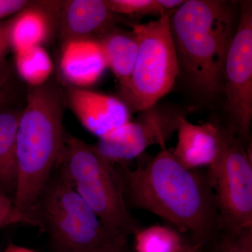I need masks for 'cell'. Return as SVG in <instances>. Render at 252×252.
<instances>
[{
    "label": "cell",
    "instance_id": "603a6c76",
    "mask_svg": "<svg viewBox=\"0 0 252 252\" xmlns=\"http://www.w3.org/2000/svg\"><path fill=\"white\" fill-rule=\"evenodd\" d=\"M31 4L26 0H0V20L19 12Z\"/></svg>",
    "mask_w": 252,
    "mask_h": 252
},
{
    "label": "cell",
    "instance_id": "8fae6325",
    "mask_svg": "<svg viewBox=\"0 0 252 252\" xmlns=\"http://www.w3.org/2000/svg\"><path fill=\"white\" fill-rule=\"evenodd\" d=\"M177 132V144L172 152L184 166L207 169L217 161L223 139L221 126L211 122L194 124L183 117Z\"/></svg>",
    "mask_w": 252,
    "mask_h": 252
},
{
    "label": "cell",
    "instance_id": "e0dca14e",
    "mask_svg": "<svg viewBox=\"0 0 252 252\" xmlns=\"http://www.w3.org/2000/svg\"><path fill=\"white\" fill-rule=\"evenodd\" d=\"M133 236L135 252H184L193 243L172 225L141 227Z\"/></svg>",
    "mask_w": 252,
    "mask_h": 252
},
{
    "label": "cell",
    "instance_id": "8992f818",
    "mask_svg": "<svg viewBox=\"0 0 252 252\" xmlns=\"http://www.w3.org/2000/svg\"><path fill=\"white\" fill-rule=\"evenodd\" d=\"M173 12L165 13L156 21L132 25L138 41V55L128 80L119 86V99L131 114L158 103L172 90L180 75L170 31Z\"/></svg>",
    "mask_w": 252,
    "mask_h": 252
},
{
    "label": "cell",
    "instance_id": "7a4b0ae2",
    "mask_svg": "<svg viewBox=\"0 0 252 252\" xmlns=\"http://www.w3.org/2000/svg\"><path fill=\"white\" fill-rule=\"evenodd\" d=\"M235 1L187 0L170 17L180 74L199 97L223 91L225 58L238 26Z\"/></svg>",
    "mask_w": 252,
    "mask_h": 252
},
{
    "label": "cell",
    "instance_id": "cb8c5ba5",
    "mask_svg": "<svg viewBox=\"0 0 252 252\" xmlns=\"http://www.w3.org/2000/svg\"><path fill=\"white\" fill-rule=\"evenodd\" d=\"M10 48L8 22L0 23V64L6 62L5 57Z\"/></svg>",
    "mask_w": 252,
    "mask_h": 252
},
{
    "label": "cell",
    "instance_id": "5bb4252c",
    "mask_svg": "<svg viewBox=\"0 0 252 252\" xmlns=\"http://www.w3.org/2000/svg\"><path fill=\"white\" fill-rule=\"evenodd\" d=\"M60 66L64 79L81 89L97 82L107 68L98 41L92 39L66 41Z\"/></svg>",
    "mask_w": 252,
    "mask_h": 252
},
{
    "label": "cell",
    "instance_id": "30bf717a",
    "mask_svg": "<svg viewBox=\"0 0 252 252\" xmlns=\"http://www.w3.org/2000/svg\"><path fill=\"white\" fill-rule=\"evenodd\" d=\"M65 98L81 125L98 138L130 121V111L118 97L74 87Z\"/></svg>",
    "mask_w": 252,
    "mask_h": 252
},
{
    "label": "cell",
    "instance_id": "3957f363",
    "mask_svg": "<svg viewBox=\"0 0 252 252\" xmlns=\"http://www.w3.org/2000/svg\"><path fill=\"white\" fill-rule=\"evenodd\" d=\"M65 96L51 82L29 86L16 141L17 188L14 203L31 214L41 190L59 165L65 141Z\"/></svg>",
    "mask_w": 252,
    "mask_h": 252
},
{
    "label": "cell",
    "instance_id": "4316f807",
    "mask_svg": "<svg viewBox=\"0 0 252 252\" xmlns=\"http://www.w3.org/2000/svg\"><path fill=\"white\" fill-rule=\"evenodd\" d=\"M102 252H132L130 248V245L125 247V248L119 249V250H112V251Z\"/></svg>",
    "mask_w": 252,
    "mask_h": 252
},
{
    "label": "cell",
    "instance_id": "484cf974",
    "mask_svg": "<svg viewBox=\"0 0 252 252\" xmlns=\"http://www.w3.org/2000/svg\"><path fill=\"white\" fill-rule=\"evenodd\" d=\"M202 245H196V244L190 243V245L186 248L185 252H195V250L201 247Z\"/></svg>",
    "mask_w": 252,
    "mask_h": 252
},
{
    "label": "cell",
    "instance_id": "9a60e30c",
    "mask_svg": "<svg viewBox=\"0 0 252 252\" xmlns=\"http://www.w3.org/2000/svg\"><path fill=\"white\" fill-rule=\"evenodd\" d=\"M14 98L0 104V189L13 201L17 188L16 134L24 108L16 104Z\"/></svg>",
    "mask_w": 252,
    "mask_h": 252
},
{
    "label": "cell",
    "instance_id": "4fadbf2b",
    "mask_svg": "<svg viewBox=\"0 0 252 252\" xmlns=\"http://www.w3.org/2000/svg\"><path fill=\"white\" fill-rule=\"evenodd\" d=\"M115 14L104 0H69L61 2L59 23L64 41L89 39L112 27Z\"/></svg>",
    "mask_w": 252,
    "mask_h": 252
},
{
    "label": "cell",
    "instance_id": "d4e9b609",
    "mask_svg": "<svg viewBox=\"0 0 252 252\" xmlns=\"http://www.w3.org/2000/svg\"><path fill=\"white\" fill-rule=\"evenodd\" d=\"M4 252H37L34 250H31L24 248V247L19 246V245H14V244H11L6 247V250Z\"/></svg>",
    "mask_w": 252,
    "mask_h": 252
},
{
    "label": "cell",
    "instance_id": "6da1fadb",
    "mask_svg": "<svg viewBox=\"0 0 252 252\" xmlns=\"http://www.w3.org/2000/svg\"><path fill=\"white\" fill-rule=\"evenodd\" d=\"M117 166L129 208L166 220L202 246L220 230L216 196L207 170L187 168L167 148L134 170Z\"/></svg>",
    "mask_w": 252,
    "mask_h": 252
},
{
    "label": "cell",
    "instance_id": "83f0119b",
    "mask_svg": "<svg viewBox=\"0 0 252 252\" xmlns=\"http://www.w3.org/2000/svg\"><path fill=\"white\" fill-rule=\"evenodd\" d=\"M201 248H202V246L201 247H199V248L198 249H197L196 250H195V252H201Z\"/></svg>",
    "mask_w": 252,
    "mask_h": 252
},
{
    "label": "cell",
    "instance_id": "ffe728a7",
    "mask_svg": "<svg viewBox=\"0 0 252 252\" xmlns=\"http://www.w3.org/2000/svg\"><path fill=\"white\" fill-rule=\"evenodd\" d=\"M114 14L127 16H158L165 14L160 0H104Z\"/></svg>",
    "mask_w": 252,
    "mask_h": 252
},
{
    "label": "cell",
    "instance_id": "9c48e42d",
    "mask_svg": "<svg viewBox=\"0 0 252 252\" xmlns=\"http://www.w3.org/2000/svg\"><path fill=\"white\" fill-rule=\"evenodd\" d=\"M238 26L223 68L225 109L229 128L248 140L252 119V2H239Z\"/></svg>",
    "mask_w": 252,
    "mask_h": 252
},
{
    "label": "cell",
    "instance_id": "7c38bea8",
    "mask_svg": "<svg viewBox=\"0 0 252 252\" xmlns=\"http://www.w3.org/2000/svg\"><path fill=\"white\" fill-rule=\"evenodd\" d=\"M62 1L31 3L8 21L10 45L15 53L42 45L59 21Z\"/></svg>",
    "mask_w": 252,
    "mask_h": 252
},
{
    "label": "cell",
    "instance_id": "5b68a950",
    "mask_svg": "<svg viewBox=\"0 0 252 252\" xmlns=\"http://www.w3.org/2000/svg\"><path fill=\"white\" fill-rule=\"evenodd\" d=\"M58 166L114 235L128 240L142 227L126 204L119 167L99 155L94 144L66 133Z\"/></svg>",
    "mask_w": 252,
    "mask_h": 252
},
{
    "label": "cell",
    "instance_id": "ac0fdd59",
    "mask_svg": "<svg viewBox=\"0 0 252 252\" xmlns=\"http://www.w3.org/2000/svg\"><path fill=\"white\" fill-rule=\"evenodd\" d=\"M15 66L18 75L31 87L48 82L54 67L49 54L42 46L16 52Z\"/></svg>",
    "mask_w": 252,
    "mask_h": 252
},
{
    "label": "cell",
    "instance_id": "7402d4cb",
    "mask_svg": "<svg viewBox=\"0 0 252 252\" xmlns=\"http://www.w3.org/2000/svg\"><path fill=\"white\" fill-rule=\"evenodd\" d=\"M13 71L7 63L0 64V104L9 100L13 95Z\"/></svg>",
    "mask_w": 252,
    "mask_h": 252
},
{
    "label": "cell",
    "instance_id": "d6986e66",
    "mask_svg": "<svg viewBox=\"0 0 252 252\" xmlns=\"http://www.w3.org/2000/svg\"><path fill=\"white\" fill-rule=\"evenodd\" d=\"M202 252H252V226L220 230L201 248Z\"/></svg>",
    "mask_w": 252,
    "mask_h": 252
},
{
    "label": "cell",
    "instance_id": "2e32d148",
    "mask_svg": "<svg viewBox=\"0 0 252 252\" xmlns=\"http://www.w3.org/2000/svg\"><path fill=\"white\" fill-rule=\"evenodd\" d=\"M103 52L107 68L124 85L132 74L138 55V41L133 31L109 28L96 39Z\"/></svg>",
    "mask_w": 252,
    "mask_h": 252
},
{
    "label": "cell",
    "instance_id": "44dd1931",
    "mask_svg": "<svg viewBox=\"0 0 252 252\" xmlns=\"http://www.w3.org/2000/svg\"><path fill=\"white\" fill-rule=\"evenodd\" d=\"M16 224H26L39 228L34 217L18 210L12 199L0 189V228Z\"/></svg>",
    "mask_w": 252,
    "mask_h": 252
},
{
    "label": "cell",
    "instance_id": "52a82bcc",
    "mask_svg": "<svg viewBox=\"0 0 252 252\" xmlns=\"http://www.w3.org/2000/svg\"><path fill=\"white\" fill-rule=\"evenodd\" d=\"M221 149L206 169L220 213V226H252V160L250 145L229 127H222Z\"/></svg>",
    "mask_w": 252,
    "mask_h": 252
},
{
    "label": "cell",
    "instance_id": "ba28073f",
    "mask_svg": "<svg viewBox=\"0 0 252 252\" xmlns=\"http://www.w3.org/2000/svg\"><path fill=\"white\" fill-rule=\"evenodd\" d=\"M137 114L135 120L99 137L97 143L94 144L95 150L107 161L127 166L152 146L166 149L167 142L177 132L181 118L187 117L183 109L158 103Z\"/></svg>",
    "mask_w": 252,
    "mask_h": 252
},
{
    "label": "cell",
    "instance_id": "277c9868",
    "mask_svg": "<svg viewBox=\"0 0 252 252\" xmlns=\"http://www.w3.org/2000/svg\"><path fill=\"white\" fill-rule=\"evenodd\" d=\"M52 252H102L128 246L107 229L57 166L31 212Z\"/></svg>",
    "mask_w": 252,
    "mask_h": 252
}]
</instances>
